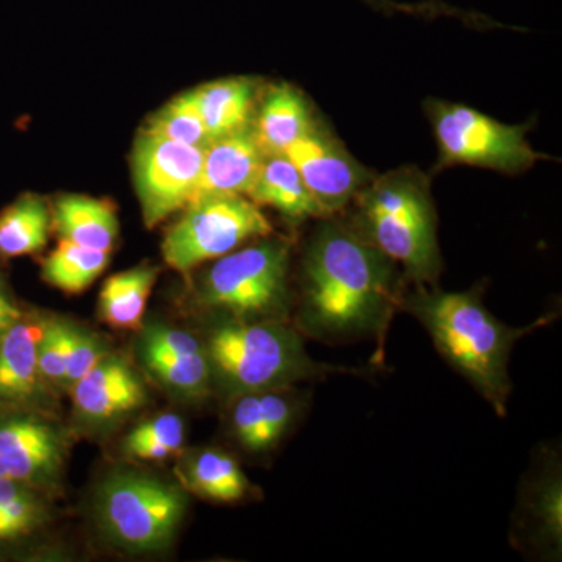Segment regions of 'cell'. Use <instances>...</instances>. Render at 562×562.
Masks as SVG:
<instances>
[{"mask_svg":"<svg viewBox=\"0 0 562 562\" xmlns=\"http://www.w3.org/2000/svg\"><path fill=\"white\" fill-rule=\"evenodd\" d=\"M403 291L397 262L324 217L303 251L299 328L325 342L375 338L382 351Z\"/></svg>","mask_w":562,"mask_h":562,"instance_id":"1","label":"cell"},{"mask_svg":"<svg viewBox=\"0 0 562 562\" xmlns=\"http://www.w3.org/2000/svg\"><path fill=\"white\" fill-rule=\"evenodd\" d=\"M401 308L420 322L443 360L505 417L512 394L508 368L514 344L546 325L549 317L527 327H509L484 306L482 291L428 290L422 283L413 291H403Z\"/></svg>","mask_w":562,"mask_h":562,"instance_id":"2","label":"cell"},{"mask_svg":"<svg viewBox=\"0 0 562 562\" xmlns=\"http://www.w3.org/2000/svg\"><path fill=\"white\" fill-rule=\"evenodd\" d=\"M353 231L364 241L402 265L414 283L432 284L442 261L436 238L430 180L408 166L372 179L353 201Z\"/></svg>","mask_w":562,"mask_h":562,"instance_id":"3","label":"cell"},{"mask_svg":"<svg viewBox=\"0 0 562 562\" xmlns=\"http://www.w3.org/2000/svg\"><path fill=\"white\" fill-rule=\"evenodd\" d=\"M213 382L235 398L247 392L291 387L333 373H360L313 360L301 333L284 322H249L221 316L203 342Z\"/></svg>","mask_w":562,"mask_h":562,"instance_id":"4","label":"cell"},{"mask_svg":"<svg viewBox=\"0 0 562 562\" xmlns=\"http://www.w3.org/2000/svg\"><path fill=\"white\" fill-rule=\"evenodd\" d=\"M291 243L272 235L214 260L199 302L232 319L284 322L290 312Z\"/></svg>","mask_w":562,"mask_h":562,"instance_id":"5","label":"cell"},{"mask_svg":"<svg viewBox=\"0 0 562 562\" xmlns=\"http://www.w3.org/2000/svg\"><path fill=\"white\" fill-rule=\"evenodd\" d=\"M187 491L147 473H111L95 494V517L114 546L149 553L171 543L187 513Z\"/></svg>","mask_w":562,"mask_h":562,"instance_id":"6","label":"cell"},{"mask_svg":"<svg viewBox=\"0 0 562 562\" xmlns=\"http://www.w3.org/2000/svg\"><path fill=\"white\" fill-rule=\"evenodd\" d=\"M272 232L260 205L246 195H202L188 203L180 220L166 232L161 254L169 268L188 273Z\"/></svg>","mask_w":562,"mask_h":562,"instance_id":"7","label":"cell"},{"mask_svg":"<svg viewBox=\"0 0 562 562\" xmlns=\"http://www.w3.org/2000/svg\"><path fill=\"white\" fill-rule=\"evenodd\" d=\"M439 147V168L464 165L520 173L547 158L530 146L525 125H508L486 114L442 101L428 103Z\"/></svg>","mask_w":562,"mask_h":562,"instance_id":"8","label":"cell"},{"mask_svg":"<svg viewBox=\"0 0 562 562\" xmlns=\"http://www.w3.org/2000/svg\"><path fill=\"white\" fill-rule=\"evenodd\" d=\"M72 436L40 408L0 406V479L54 494L61 486Z\"/></svg>","mask_w":562,"mask_h":562,"instance_id":"9","label":"cell"},{"mask_svg":"<svg viewBox=\"0 0 562 562\" xmlns=\"http://www.w3.org/2000/svg\"><path fill=\"white\" fill-rule=\"evenodd\" d=\"M203 147L140 132L132 154L133 180L147 228L183 210L194 198L203 168Z\"/></svg>","mask_w":562,"mask_h":562,"instance_id":"10","label":"cell"},{"mask_svg":"<svg viewBox=\"0 0 562 562\" xmlns=\"http://www.w3.org/2000/svg\"><path fill=\"white\" fill-rule=\"evenodd\" d=\"M283 155L330 217L346 209L372 180L368 169L362 168L317 121L305 135L288 146Z\"/></svg>","mask_w":562,"mask_h":562,"instance_id":"11","label":"cell"},{"mask_svg":"<svg viewBox=\"0 0 562 562\" xmlns=\"http://www.w3.org/2000/svg\"><path fill=\"white\" fill-rule=\"evenodd\" d=\"M74 416L88 428H105L149 401L146 383L121 355L110 351L69 390Z\"/></svg>","mask_w":562,"mask_h":562,"instance_id":"12","label":"cell"},{"mask_svg":"<svg viewBox=\"0 0 562 562\" xmlns=\"http://www.w3.org/2000/svg\"><path fill=\"white\" fill-rule=\"evenodd\" d=\"M266 157L268 154L251 127L211 140L205 147L201 180L192 201L209 194H241L247 198Z\"/></svg>","mask_w":562,"mask_h":562,"instance_id":"13","label":"cell"},{"mask_svg":"<svg viewBox=\"0 0 562 562\" xmlns=\"http://www.w3.org/2000/svg\"><path fill=\"white\" fill-rule=\"evenodd\" d=\"M43 319L22 314L0 339V406L38 408L46 395L36 362V344Z\"/></svg>","mask_w":562,"mask_h":562,"instance_id":"14","label":"cell"},{"mask_svg":"<svg viewBox=\"0 0 562 562\" xmlns=\"http://www.w3.org/2000/svg\"><path fill=\"white\" fill-rule=\"evenodd\" d=\"M258 103L251 128L268 155L283 154L316 124L305 95L291 85L269 88Z\"/></svg>","mask_w":562,"mask_h":562,"instance_id":"15","label":"cell"},{"mask_svg":"<svg viewBox=\"0 0 562 562\" xmlns=\"http://www.w3.org/2000/svg\"><path fill=\"white\" fill-rule=\"evenodd\" d=\"M211 140L251 127L260 101L257 81L231 77L191 91Z\"/></svg>","mask_w":562,"mask_h":562,"instance_id":"16","label":"cell"},{"mask_svg":"<svg viewBox=\"0 0 562 562\" xmlns=\"http://www.w3.org/2000/svg\"><path fill=\"white\" fill-rule=\"evenodd\" d=\"M247 198L257 205L271 206L294 224L310 217H330L303 183L301 173L283 154L266 157Z\"/></svg>","mask_w":562,"mask_h":562,"instance_id":"17","label":"cell"},{"mask_svg":"<svg viewBox=\"0 0 562 562\" xmlns=\"http://www.w3.org/2000/svg\"><path fill=\"white\" fill-rule=\"evenodd\" d=\"M52 227L66 241L109 254L120 236V221L113 203L88 195L58 199L52 210Z\"/></svg>","mask_w":562,"mask_h":562,"instance_id":"18","label":"cell"},{"mask_svg":"<svg viewBox=\"0 0 562 562\" xmlns=\"http://www.w3.org/2000/svg\"><path fill=\"white\" fill-rule=\"evenodd\" d=\"M180 484L211 502H241L249 495L250 483L232 454L220 449H201L184 454L176 469Z\"/></svg>","mask_w":562,"mask_h":562,"instance_id":"19","label":"cell"},{"mask_svg":"<svg viewBox=\"0 0 562 562\" xmlns=\"http://www.w3.org/2000/svg\"><path fill=\"white\" fill-rule=\"evenodd\" d=\"M522 492L517 528L525 532L530 546L557 553L562 535V490L560 468L552 465L538 475Z\"/></svg>","mask_w":562,"mask_h":562,"instance_id":"20","label":"cell"},{"mask_svg":"<svg viewBox=\"0 0 562 562\" xmlns=\"http://www.w3.org/2000/svg\"><path fill=\"white\" fill-rule=\"evenodd\" d=\"M158 276L157 266L140 265L106 279L99 295L101 321L120 330H140Z\"/></svg>","mask_w":562,"mask_h":562,"instance_id":"21","label":"cell"},{"mask_svg":"<svg viewBox=\"0 0 562 562\" xmlns=\"http://www.w3.org/2000/svg\"><path fill=\"white\" fill-rule=\"evenodd\" d=\"M52 228V211L41 195L22 194L0 213V258L35 255L46 247Z\"/></svg>","mask_w":562,"mask_h":562,"instance_id":"22","label":"cell"},{"mask_svg":"<svg viewBox=\"0 0 562 562\" xmlns=\"http://www.w3.org/2000/svg\"><path fill=\"white\" fill-rule=\"evenodd\" d=\"M50 495L0 479V549L27 541L50 522Z\"/></svg>","mask_w":562,"mask_h":562,"instance_id":"23","label":"cell"},{"mask_svg":"<svg viewBox=\"0 0 562 562\" xmlns=\"http://www.w3.org/2000/svg\"><path fill=\"white\" fill-rule=\"evenodd\" d=\"M109 251L90 249L61 239L43 261L41 277L66 294H80L101 277L110 262Z\"/></svg>","mask_w":562,"mask_h":562,"instance_id":"24","label":"cell"},{"mask_svg":"<svg viewBox=\"0 0 562 562\" xmlns=\"http://www.w3.org/2000/svg\"><path fill=\"white\" fill-rule=\"evenodd\" d=\"M139 357L147 371L172 394L188 401L210 394L213 373L206 350L198 355H171L139 349Z\"/></svg>","mask_w":562,"mask_h":562,"instance_id":"25","label":"cell"},{"mask_svg":"<svg viewBox=\"0 0 562 562\" xmlns=\"http://www.w3.org/2000/svg\"><path fill=\"white\" fill-rule=\"evenodd\" d=\"M183 443V420L177 414L165 413L132 430L124 439V452L140 461H165L180 453Z\"/></svg>","mask_w":562,"mask_h":562,"instance_id":"26","label":"cell"},{"mask_svg":"<svg viewBox=\"0 0 562 562\" xmlns=\"http://www.w3.org/2000/svg\"><path fill=\"white\" fill-rule=\"evenodd\" d=\"M140 132L177 140V143L190 144V146L203 147V149L211 143L201 111L195 105L191 91L166 103Z\"/></svg>","mask_w":562,"mask_h":562,"instance_id":"27","label":"cell"},{"mask_svg":"<svg viewBox=\"0 0 562 562\" xmlns=\"http://www.w3.org/2000/svg\"><path fill=\"white\" fill-rule=\"evenodd\" d=\"M68 324L66 319H43V328L36 344V362L46 386L52 384L61 390L68 358Z\"/></svg>","mask_w":562,"mask_h":562,"instance_id":"28","label":"cell"},{"mask_svg":"<svg viewBox=\"0 0 562 562\" xmlns=\"http://www.w3.org/2000/svg\"><path fill=\"white\" fill-rule=\"evenodd\" d=\"M101 336L76 324H68V358L61 390L68 391L110 353Z\"/></svg>","mask_w":562,"mask_h":562,"instance_id":"29","label":"cell"},{"mask_svg":"<svg viewBox=\"0 0 562 562\" xmlns=\"http://www.w3.org/2000/svg\"><path fill=\"white\" fill-rule=\"evenodd\" d=\"M288 391L290 387L260 392L262 452L272 449L283 438L297 416L301 403Z\"/></svg>","mask_w":562,"mask_h":562,"instance_id":"30","label":"cell"},{"mask_svg":"<svg viewBox=\"0 0 562 562\" xmlns=\"http://www.w3.org/2000/svg\"><path fill=\"white\" fill-rule=\"evenodd\" d=\"M232 430L244 449L254 453L262 452L260 392H247L235 397L232 409Z\"/></svg>","mask_w":562,"mask_h":562,"instance_id":"31","label":"cell"},{"mask_svg":"<svg viewBox=\"0 0 562 562\" xmlns=\"http://www.w3.org/2000/svg\"><path fill=\"white\" fill-rule=\"evenodd\" d=\"M143 338L139 349L162 351L171 355H198L205 351V346L191 333L162 324H150L140 328Z\"/></svg>","mask_w":562,"mask_h":562,"instance_id":"32","label":"cell"},{"mask_svg":"<svg viewBox=\"0 0 562 562\" xmlns=\"http://www.w3.org/2000/svg\"><path fill=\"white\" fill-rule=\"evenodd\" d=\"M369 5H372L373 9L394 11H409V13H450L454 14V10L450 9V7L442 5V3L432 2V3H422V5H397V3L391 2V0H366Z\"/></svg>","mask_w":562,"mask_h":562,"instance_id":"33","label":"cell"},{"mask_svg":"<svg viewBox=\"0 0 562 562\" xmlns=\"http://www.w3.org/2000/svg\"><path fill=\"white\" fill-rule=\"evenodd\" d=\"M21 312L18 303L11 297L9 288H7L5 280L0 276V316L2 314L18 313Z\"/></svg>","mask_w":562,"mask_h":562,"instance_id":"34","label":"cell"}]
</instances>
